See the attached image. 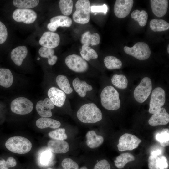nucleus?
Returning <instances> with one entry per match:
<instances>
[{"label": "nucleus", "instance_id": "c756f323", "mask_svg": "<svg viewBox=\"0 0 169 169\" xmlns=\"http://www.w3.org/2000/svg\"><path fill=\"white\" fill-rule=\"evenodd\" d=\"M53 155L48 148L41 151L38 156L39 164L43 166H48L52 160Z\"/></svg>", "mask_w": 169, "mask_h": 169}, {"label": "nucleus", "instance_id": "f8f14e48", "mask_svg": "<svg viewBox=\"0 0 169 169\" xmlns=\"http://www.w3.org/2000/svg\"><path fill=\"white\" fill-rule=\"evenodd\" d=\"M133 0H116L114 7L115 15L119 18H123L130 13L133 7Z\"/></svg>", "mask_w": 169, "mask_h": 169}, {"label": "nucleus", "instance_id": "39448f33", "mask_svg": "<svg viewBox=\"0 0 169 169\" xmlns=\"http://www.w3.org/2000/svg\"><path fill=\"white\" fill-rule=\"evenodd\" d=\"M124 50L127 54L141 60L148 59L151 54V50L148 44L141 42L136 43L132 47L125 46Z\"/></svg>", "mask_w": 169, "mask_h": 169}, {"label": "nucleus", "instance_id": "1a4fd4ad", "mask_svg": "<svg viewBox=\"0 0 169 169\" xmlns=\"http://www.w3.org/2000/svg\"><path fill=\"white\" fill-rule=\"evenodd\" d=\"M65 62L71 70L76 73H82L87 71L89 68L88 63L81 56L73 54L68 56Z\"/></svg>", "mask_w": 169, "mask_h": 169}, {"label": "nucleus", "instance_id": "20e7f679", "mask_svg": "<svg viewBox=\"0 0 169 169\" xmlns=\"http://www.w3.org/2000/svg\"><path fill=\"white\" fill-rule=\"evenodd\" d=\"M90 4L88 0H78L75 4L76 10L72 17L74 21L81 24L88 23L90 20Z\"/></svg>", "mask_w": 169, "mask_h": 169}, {"label": "nucleus", "instance_id": "cd10ccee", "mask_svg": "<svg viewBox=\"0 0 169 169\" xmlns=\"http://www.w3.org/2000/svg\"><path fill=\"white\" fill-rule=\"evenodd\" d=\"M135 159V157L132 154L128 152L124 153L117 157L114 163L117 168L121 169L123 168L127 163L134 161Z\"/></svg>", "mask_w": 169, "mask_h": 169}, {"label": "nucleus", "instance_id": "423d86ee", "mask_svg": "<svg viewBox=\"0 0 169 169\" xmlns=\"http://www.w3.org/2000/svg\"><path fill=\"white\" fill-rule=\"evenodd\" d=\"M152 89V83L147 77L143 78L135 89L133 92L135 100L140 103L145 102L149 96Z\"/></svg>", "mask_w": 169, "mask_h": 169}, {"label": "nucleus", "instance_id": "4c0bfd02", "mask_svg": "<svg viewBox=\"0 0 169 169\" xmlns=\"http://www.w3.org/2000/svg\"><path fill=\"white\" fill-rule=\"evenodd\" d=\"M59 4L61 12L64 16H69L71 14L73 7L72 0H60Z\"/></svg>", "mask_w": 169, "mask_h": 169}, {"label": "nucleus", "instance_id": "58836bf2", "mask_svg": "<svg viewBox=\"0 0 169 169\" xmlns=\"http://www.w3.org/2000/svg\"><path fill=\"white\" fill-rule=\"evenodd\" d=\"M65 131L64 128H60L50 132L49 133L48 135L50 138L53 139L64 140L67 138Z\"/></svg>", "mask_w": 169, "mask_h": 169}, {"label": "nucleus", "instance_id": "4468645a", "mask_svg": "<svg viewBox=\"0 0 169 169\" xmlns=\"http://www.w3.org/2000/svg\"><path fill=\"white\" fill-rule=\"evenodd\" d=\"M169 122V114L163 107L161 108L153 114L148 121L152 126L165 125Z\"/></svg>", "mask_w": 169, "mask_h": 169}, {"label": "nucleus", "instance_id": "f03ea898", "mask_svg": "<svg viewBox=\"0 0 169 169\" xmlns=\"http://www.w3.org/2000/svg\"><path fill=\"white\" fill-rule=\"evenodd\" d=\"M102 105L110 110H118L120 106V101L118 91L112 86L105 87L100 95Z\"/></svg>", "mask_w": 169, "mask_h": 169}, {"label": "nucleus", "instance_id": "a211bd4d", "mask_svg": "<svg viewBox=\"0 0 169 169\" xmlns=\"http://www.w3.org/2000/svg\"><path fill=\"white\" fill-rule=\"evenodd\" d=\"M148 166L149 169H167L168 160L162 155H150L148 159Z\"/></svg>", "mask_w": 169, "mask_h": 169}, {"label": "nucleus", "instance_id": "4be33fe9", "mask_svg": "<svg viewBox=\"0 0 169 169\" xmlns=\"http://www.w3.org/2000/svg\"><path fill=\"white\" fill-rule=\"evenodd\" d=\"M73 86L79 95L82 97H84L87 91L93 90L92 86L84 80H80L78 78H75L72 82Z\"/></svg>", "mask_w": 169, "mask_h": 169}, {"label": "nucleus", "instance_id": "a878e982", "mask_svg": "<svg viewBox=\"0 0 169 169\" xmlns=\"http://www.w3.org/2000/svg\"><path fill=\"white\" fill-rule=\"evenodd\" d=\"M13 79V74L9 69L0 68V85L9 88L12 85Z\"/></svg>", "mask_w": 169, "mask_h": 169}, {"label": "nucleus", "instance_id": "37998d69", "mask_svg": "<svg viewBox=\"0 0 169 169\" xmlns=\"http://www.w3.org/2000/svg\"><path fill=\"white\" fill-rule=\"evenodd\" d=\"M110 166L105 159L101 160L95 166L94 169H110Z\"/></svg>", "mask_w": 169, "mask_h": 169}, {"label": "nucleus", "instance_id": "c03bdc74", "mask_svg": "<svg viewBox=\"0 0 169 169\" xmlns=\"http://www.w3.org/2000/svg\"><path fill=\"white\" fill-rule=\"evenodd\" d=\"M6 164L8 168L15 167L17 165L16 160L13 157H8L6 161Z\"/></svg>", "mask_w": 169, "mask_h": 169}, {"label": "nucleus", "instance_id": "c85d7f7f", "mask_svg": "<svg viewBox=\"0 0 169 169\" xmlns=\"http://www.w3.org/2000/svg\"><path fill=\"white\" fill-rule=\"evenodd\" d=\"M151 29L154 32H161L168 30L169 23L163 19H153L150 23Z\"/></svg>", "mask_w": 169, "mask_h": 169}, {"label": "nucleus", "instance_id": "393cba45", "mask_svg": "<svg viewBox=\"0 0 169 169\" xmlns=\"http://www.w3.org/2000/svg\"><path fill=\"white\" fill-rule=\"evenodd\" d=\"M36 125L38 128L40 129L47 128L56 129L60 126L61 123L59 121L53 119L42 117L36 120Z\"/></svg>", "mask_w": 169, "mask_h": 169}, {"label": "nucleus", "instance_id": "a19ab883", "mask_svg": "<svg viewBox=\"0 0 169 169\" xmlns=\"http://www.w3.org/2000/svg\"><path fill=\"white\" fill-rule=\"evenodd\" d=\"M8 31L5 25L0 21V44L4 43L8 37Z\"/></svg>", "mask_w": 169, "mask_h": 169}, {"label": "nucleus", "instance_id": "ea45409f", "mask_svg": "<svg viewBox=\"0 0 169 169\" xmlns=\"http://www.w3.org/2000/svg\"><path fill=\"white\" fill-rule=\"evenodd\" d=\"M61 166L63 169H79L78 164L69 158H65L63 160Z\"/></svg>", "mask_w": 169, "mask_h": 169}, {"label": "nucleus", "instance_id": "473e14b6", "mask_svg": "<svg viewBox=\"0 0 169 169\" xmlns=\"http://www.w3.org/2000/svg\"><path fill=\"white\" fill-rule=\"evenodd\" d=\"M131 17L132 19L137 21L140 26L144 27L147 23L148 14L145 10L140 11L136 9L132 13Z\"/></svg>", "mask_w": 169, "mask_h": 169}, {"label": "nucleus", "instance_id": "0eeeda50", "mask_svg": "<svg viewBox=\"0 0 169 169\" xmlns=\"http://www.w3.org/2000/svg\"><path fill=\"white\" fill-rule=\"evenodd\" d=\"M33 105L28 98L20 97L14 99L11 102L10 108L13 113L19 115H26L32 110Z\"/></svg>", "mask_w": 169, "mask_h": 169}, {"label": "nucleus", "instance_id": "ddd939ff", "mask_svg": "<svg viewBox=\"0 0 169 169\" xmlns=\"http://www.w3.org/2000/svg\"><path fill=\"white\" fill-rule=\"evenodd\" d=\"M60 43V37L57 33L50 31L45 32L39 40L42 47L53 49L57 47Z\"/></svg>", "mask_w": 169, "mask_h": 169}, {"label": "nucleus", "instance_id": "9d476101", "mask_svg": "<svg viewBox=\"0 0 169 169\" xmlns=\"http://www.w3.org/2000/svg\"><path fill=\"white\" fill-rule=\"evenodd\" d=\"M141 141L135 135L125 133L120 137L117 146L120 151L132 150L137 148Z\"/></svg>", "mask_w": 169, "mask_h": 169}, {"label": "nucleus", "instance_id": "f704fd0d", "mask_svg": "<svg viewBox=\"0 0 169 169\" xmlns=\"http://www.w3.org/2000/svg\"><path fill=\"white\" fill-rule=\"evenodd\" d=\"M80 54L81 57L86 61H89L91 59H95L98 57L97 53L93 49L85 45L82 46Z\"/></svg>", "mask_w": 169, "mask_h": 169}, {"label": "nucleus", "instance_id": "09e8293b", "mask_svg": "<svg viewBox=\"0 0 169 169\" xmlns=\"http://www.w3.org/2000/svg\"><path fill=\"white\" fill-rule=\"evenodd\" d=\"M167 51L168 53L169 54V44L168 45V46L167 47Z\"/></svg>", "mask_w": 169, "mask_h": 169}, {"label": "nucleus", "instance_id": "b1692460", "mask_svg": "<svg viewBox=\"0 0 169 169\" xmlns=\"http://www.w3.org/2000/svg\"><path fill=\"white\" fill-rule=\"evenodd\" d=\"M100 37L97 33L92 34L88 31L83 33L81 36V42L83 45L89 46H94L98 44L100 42Z\"/></svg>", "mask_w": 169, "mask_h": 169}, {"label": "nucleus", "instance_id": "9b49d317", "mask_svg": "<svg viewBox=\"0 0 169 169\" xmlns=\"http://www.w3.org/2000/svg\"><path fill=\"white\" fill-rule=\"evenodd\" d=\"M12 17L18 22H23L29 24L33 23L37 18L36 13L30 9L18 8L13 12Z\"/></svg>", "mask_w": 169, "mask_h": 169}, {"label": "nucleus", "instance_id": "5701e85b", "mask_svg": "<svg viewBox=\"0 0 169 169\" xmlns=\"http://www.w3.org/2000/svg\"><path fill=\"white\" fill-rule=\"evenodd\" d=\"M86 143L87 146L90 148H97L103 142L104 138L103 136L96 134L95 131L90 130L86 134Z\"/></svg>", "mask_w": 169, "mask_h": 169}, {"label": "nucleus", "instance_id": "6e6552de", "mask_svg": "<svg viewBox=\"0 0 169 169\" xmlns=\"http://www.w3.org/2000/svg\"><path fill=\"white\" fill-rule=\"evenodd\" d=\"M166 101V93L161 87H157L152 91L149 103V112L153 114L162 107Z\"/></svg>", "mask_w": 169, "mask_h": 169}, {"label": "nucleus", "instance_id": "8fccbe9b", "mask_svg": "<svg viewBox=\"0 0 169 169\" xmlns=\"http://www.w3.org/2000/svg\"><path fill=\"white\" fill-rule=\"evenodd\" d=\"M40 58L39 57H38V58H37V60H40Z\"/></svg>", "mask_w": 169, "mask_h": 169}, {"label": "nucleus", "instance_id": "f257e3e1", "mask_svg": "<svg viewBox=\"0 0 169 169\" xmlns=\"http://www.w3.org/2000/svg\"><path fill=\"white\" fill-rule=\"evenodd\" d=\"M79 120L84 123H94L100 121L102 114L100 109L93 103H89L82 106L77 113Z\"/></svg>", "mask_w": 169, "mask_h": 169}, {"label": "nucleus", "instance_id": "72a5a7b5", "mask_svg": "<svg viewBox=\"0 0 169 169\" xmlns=\"http://www.w3.org/2000/svg\"><path fill=\"white\" fill-rule=\"evenodd\" d=\"M111 81L114 86L119 89H125L128 86V79L123 74H114L111 78Z\"/></svg>", "mask_w": 169, "mask_h": 169}, {"label": "nucleus", "instance_id": "c9c22d12", "mask_svg": "<svg viewBox=\"0 0 169 169\" xmlns=\"http://www.w3.org/2000/svg\"><path fill=\"white\" fill-rule=\"evenodd\" d=\"M156 140L163 147L169 145V130L168 128L163 129L160 132L156 133L155 136Z\"/></svg>", "mask_w": 169, "mask_h": 169}, {"label": "nucleus", "instance_id": "6ab92c4d", "mask_svg": "<svg viewBox=\"0 0 169 169\" xmlns=\"http://www.w3.org/2000/svg\"><path fill=\"white\" fill-rule=\"evenodd\" d=\"M48 149L55 153H64L69 150L68 143L64 140L53 139L49 140L48 143Z\"/></svg>", "mask_w": 169, "mask_h": 169}, {"label": "nucleus", "instance_id": "bb28decb", "mask_svg": "<svg viewBox=\"0 0 169 169\" xmlns=\"http://www.w3.org/2000/svg\"><path fill=\"white\" fill-rule=\"evenodd\" d=\"M38 53L41 57L48 58L49 65H53L56 63L58 57L54 54V51L53 49L42 47L39 50Z\"/></svg>", "mask_w": 169, "mask_h": 169}, {"label": "nucleus", "instance_id": "7ed1b4c3", "mask_svg": "<svg viewBox=\"0 0 169 169\" xmlns=\"http://www.w3.org/2000/svg\"><path fill=\"white\" fill-rule=\"evenodd\" d=\"M5 145L11 152L20 154L28 152L32 147L31 142L29 140L20 136L10 137L6 141Z\"/></svg>", "mask_w": 169, "mask_h": 169}, {"label": "nucleus", "instance_id": "2eb2a0df", "mask_svg": "<svg viewBox=\"0 0 169 169\" xmlns=\"http://www.w3.org/2000/svg\"><path fill=\"white\" fill-rule=\"evenodd\" d=\"M72 24L71 19L67 16L58 15L52 18L47 25L48 29L52 32L55 31L59 27H69Z\"/></svg>", "mask_w": 169, "mask_h": 169}, {"label": "nucleus", "instance_id": "49530a36", "mask_svg": "<svg viewBox=\"0 0 169 169\" xmlns=\"http://www.w3.org/2000/svg\"><path fill=\"white\" fill-rule=\"evenodd\" d=\"M0 169H9L6 164V161L4 159L0 160Z\"/></svg>", "mask_w": 169, "mask_h": 169}, {"label": "nucleus", "instance_id": "7c9ffc66", "mask_svg": "<svg viewBox=\"0 0 169 169\" xmlns=\"http://www.w3.org/2000/svg\"><path fill=\"white\" fill-rule=\"evenodd\" d=\"M56 81L58 86L65 93L69 94L72 92L73 89L66 76L59 75L56 77Z\"/></svg>", "mask_w": 169, "mask_h": 169}, {"label": "nucleus", "instance_id": "e433bc0d", "mask_svg": "<svg viewBox=\"0 0 169 169\" xmlns=\"http://www.w3.org/2000/svg\"><path fill=\"white\" fill-rule=\"evenodd\" d=\"M39 3L37 0H14L13 4L15 7L20 8H33L37 6Z\"/></svg>", "mask_w": 169, "mask_h": 169}, {"label": "nucleus", "instance_id": "2f4dec72", "mask_svg": "<svg viewBox=\"0 0 169 169\" xmlns=\"http://www.w3.org/2000/svg\"><path fill=\"white\" fill-rule=\"evenodd\" d=\"M104 63L106 67L109 70L120 69L122 62L116 57L112 56H108L104 59Z\"/></svg>", "mask_w": 169, "mask_h": 169}, {"label": "nucleus", "instance_id": "3c124183", "mask_svg": "<svg viewBox=\"0 0 169 169\" xmlns=\"http://www.w3.org/2000/svg\"><path fill=\"white\" fill-rule=\"evenodd\" d=\"M47 169H52L51 168H48Z\"/></svg>", "mask_w": 169, "mask_h": 169}, {"label": "nucleus", "instance_id": "79ce46f5", "mask_svg": "<svg viewBox=\"0 0 169 169\" xmlns=\"http://www.w3.org/2000/svg\"><path fill=\"white\" fill-rule=\"evenodd\" d=\"M90 10L93 13L102 12L106 14L108 10V7L105 4L101 6L94 5L90 7Z\"/></svg>", "mask_w": 169, "mask_h": 169}, {"label": "nucleus", "instance_id": "412c9836", "mask_svg": "<svg viewBox=\"0 0 169 169\" xmlns=\"http://www.w3.org/2000/svg\"><path fill=\"white\" fill-rule=\"evenodd\" d=\"M27 54L28 50L26 46H18L13 49L11 51V58L16 65L20 66L26 57Z\"/></svg>", "mask_w": 169, "mask_h": 169}, {"label": "nucleus", "instance_id": "603ef678", "mask_svg": "<svg viewBox=\"0 0 169 169\" xmlns=\"http://www.w3.org/2000/svg\"><path fill=\"white\" fill-rule=\"evenodd\" d=\"M97 14V13H95L94 14L95 15H96Z\"/></svg>", "mask_w": 169, "mask_h": 169}, {"label": "nucleus", "instance_id": "dca6fc26", "mask_svg": "<svg viewBox=\"0 0 169 169\" xmlns=\"http://www.w3.org/2000/svg\"><path fill=\"white\" fill-rule=\"evenodd\" d=\"M49 99L54 105L61 107L64 105L66 98L65 93L56 87L50 88L48 92Z\"/></svg>", "mask_w": 169, "mask_h": 169}, {"label": "nucleus", "instance_id": "de8ad7c7", "mask_svg": "<svg viewBox=\"0 0 169 169\" xmlns=\"http://www.w3.org/2000/svg\"><path fill=\"white\" fill-rule=\"evenodd\" d=\"M79 169H88V168L85 166H83L80 168Z\"/></svg>", "mask_w": 169, "mask_h": 169}, {"label": "nucleus", "instance_id": "aec40b11", "mask_svg": "<svg viewBox=\"0 0 169 169\" xmlns=\"http://www.w3.org/2000/svg\"><path fill=\"white\" fill-rule=\"evenodd\" d=\"M151 6L152 11L156 16L161 17L166 13L168 7L167 0H151Z\"/></svg>", "mask_w": 169, "mask_h": 169}, {"label": "nucleus", "instance_id": "a18cd8bd", "mask_svg": "<svg viewBox=\"0 0 169 169\" xmlns=\"http://www.w3.org/2000/svg\"><path fill=\"white\" fill-rule=\"evenodd\" d=\"M162 149L160 147H158L152 150L151 152L150 155H162Z\"/></svg>", "mask_w": 169, "mask_h": 169}, {"label": "nucleus", "instance_id": "f3484780", "mask_svg": "<svg viewBox=\"0 0 169 169\" xmlns=\"http://www.w3.org/2000/svg\"><path fill=\"white\" fill-rule=\"evenodd\" d=\"M54 108V105L48 98H45L43 100L38 101L36 106L37 112L42 117H51L52 115L51 110Z\"/></svg>", "mask_w": 169, "mask_h": 169}]
</instances>
